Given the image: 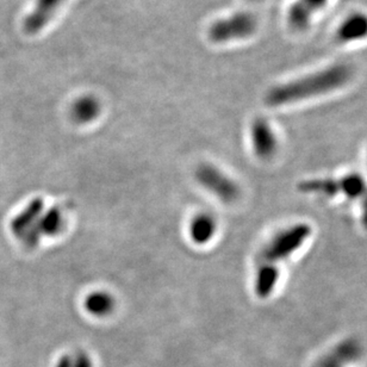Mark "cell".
<instances>
[{
  "label": "cell",
  "mask_w": 367,
  "mask_h": 367,
  "mask_svg": "<svg viewBox=\"0 0 367 367\" xmlns=\"http://www.w3.org/2000/svg\"><path fill=\"white\" fill-rule=\"evenodd\" d=\"M43 200L36 198V200H32L28 204V207L18 214L11 222V230H13V235L17 236L18 239H23V236L27 234L29 229L36 223V221L43 214Z\"/></svg>",
  "instance_id": "cell-8"
},
{
  "label": "cell",
  "mask_w": 367,
  "mask_h": 367,
  "mask_svg": "<svg viewBox=\"0 0 367 367\" xmlns=\"http://www.w3.org/2000/svg\"><path fill=\"white\" fill-rule=\"evenodd\" d=\"M367 35V18L365 16L355 15L351 17L349 20L343 22L341 28L339 30L340 40L345 41L348 43V41L358 40L359 37H363ZM343 42V43H345Z\"/></svg>",
  "instance_id": "cell-13"
},
{
  "label": "cell",
  "mask_w": 367,
  "mask_h": 367,
  "mask_svg": "<svg viewBox=\"0 0 367 367\" xmlns=\"http://www.w3.org/2000/svg\"><path fill=\"white\" fill-rule=\"evenodd\" d=\"M64 0H36L35 8L27 17L25 28L29 34L40 32L48 25Z\"/></svg>",
  "instance_id": "cell-7"
},
{
  "label": "cell",
  "mask_w": 367,
  "mask_h": 367,
  "mask_svg": "<svg viewBox=\"0 0 367 367\" xmlns=\"http://www.w3.org/2000/svg\"><path fill=\"white\" fill-rule=\"evenodd\" d=\"M251 142L260 159L268 160L277 152V137L271 125L263 120H256L251 125Z\"/></svg>",
  "instance_id": "cell-6"
},
{
  "label": "cell",
  "mask_w": 367,
  "mask_h": 367,
  "mask_svg": "<svg viewBox=\"0 0 367 367\" xmlns=\"http://www.w3.org/2000/svg\"><path fill=\"white\" fill-rule=\"evenodd\" d=\"M279 279V270L273 263H263L256 271V295L260 298H266L275 291V285Z\"/></svg>",
  "instance_id": "cell-10"
},
{
  "label": "cell",
  "mask_w": 367,
  "mask_h": 367,
  "mask_svg": "<svg viewBox=\"0 0 367 367\" xmlns=\"http://www.w3.org/2000/svg\"><path fill=\"white\" fill-rule=\"evenodd\" d=\"M64 215L60 209L52 208L48 212H44L29 229L27 234L23 236L25 246L28 248H35L40 244L41 239L43 236H55L60 234L64 229Z\"/></svg>",
  "instance_id": "cell-5"
},
{
  "label": "cell",
  "mask_w": 367,
  "mask_h": 367,
  "mask_svg": "<svg viewBox=\"0 0 367 367\" xmlns=\"http://www.w3.org/2000/svg\"><path fill=\"white\" fill-rule=\"evenodd\" d=\"M363 226L367 229V193H365L363 196Z\"/></svg>",
  "instance_id": "cell-15"
},
{
  "label": "cell",
  "mask_w": 367,
  "mask_h": 367,
  "mask_svg": "<svg viewBox=\"0 0 367 367\" xmlns=\"http://www.w3.org/2000/svg\"><path fill=\"white\" fill-rule=\"evenodd\" d=\"M100 110L102 106L99 100L96 99L95 97H80L79 99L73 103L71 116L76 123H91L99 116Z\"/></svg>",
  "instance_id": "cell-9"
},
{
  "label": "cell",
  "mask_w": 367,
  "mask_h": 367,
  "mask_svg": "<svg viewBox=\"0 0 367 367\" xmlns=\"http://www.w3.org/2000/svg\"><path fill=\"white\" fill-rule=\"evenodd\" d=\"M340 192L349 198H359L366 193V183L359 174H348L339 180Z\"/></svg>",
  "instance_id": "cell-14"
},
{
  "label": "cell",
  "mask_w": 367,
  "mask_h": 367,
  "mask_svg": "<svg viewBox=\"0 0 367 367\" xmlns=\"http://www.w3.org/2000/svg\"><path fill=\"white\" fill-rule=\"evenodd\" d=\"M310 234L312 229L305 223L295 224L277 233L261 251L263 263L275 265L291 256L303 246Z\"/></svg>",
  "instance_id": "cell-2"
},
{
  "label": "cell",
  "mask_w": 367,
  "mask_h": 367,
  "mask_svg": "<svg viewBox=\"0 0 367 367\" xmlns=\"http://www.w3.org/2000/svg\"><path fill=\"white\" fill-rule=\"evenodd\" d=\"M256 20L251 15L235 13L212 25L209 29V37L216 43H224L228 41L248 37L256 32Z\"/></svg>",
  "instance_id": "cell-3"
},
{
  "label": "cell",
  "mask_w": 367,
  "mask_h": 367,
  "mask_svg": "<svg viewBox=\"0 0 367 367\" xmlns=\"http://www.w3.org/2000/svg\"><path fill=\"white\" fill-rule=\"evenodd\" d=\"M85 309L91 315L106 316L111 314L115 307V300L110 293L104 291L92 292L85 300Z\"/></svg>",
  "instance_id": "cell-12"
},
{
  "label": "cell",
  "mask_w": 367,
  "mask_h": 367,
  "mask_svg": "<svg viewBox=\"0 0 367 367\" xmlns=\"http://www.w3.org/2000/svg\"><path fill=\"white\" fill-rule=\"evenodd\" d=\"M331 71V69H329V72L326 74H316L307 79V78L302 79L298 83H292L275 88L273 91L268 93L266 98L268 104L272 106L291 104L295 102L303 100V98L307 97L319 96L342 84L343 80H327V76Z\"/></svg>",
  "instance_id": "cell-1"
},
{
  "label": "cell",
  "mask_w": 367,
  "mask_h": 367,
  "mask_svg": "<svg viewBox=\"0 0 367 367\" xmlns=\"http://www.w3.org/2000/svg\"><path fill=\"white\" fill-rule=\"evenodd\" d=\"M196 179L204 188L212 192L226 203H232L239 198L237 184L212 165H200L197 168Z\"/></svg>",
  "instance_id": "cell-4"
},
{
  "label": "cell",
  "mask_w": 367,
  "mask_h": 367,
  "mask_svg": "<svg viewBox=\"0 0 367 367\" xmlns=\"http://www.w3.org/2000/svg\"><path fill=\"white\" fill-rule=\"evenodd\" d=\"M216 221L209 214H200L190 224V235L197 244H208L216 233Z\"/></svg>",
  "instance_id": "cell-11"
}]
</instances>
